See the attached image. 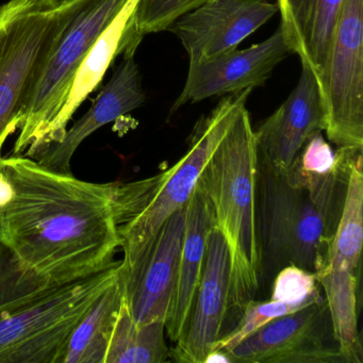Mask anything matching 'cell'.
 Segmentation results:
<instances>
[{"mask_svg":"<svg viewBox=\"0 0 363 363\" xmlns=\"http://www.w3.org/2000/svg\"><path fill=\"white\" fill-rule=\"evenodd\" d=\"M258 147L244 106L206 164L197 186L229 252V309L241 311L260 288L256 192Z\"/></svg>","mask_w":363,"mask_h":363,"instance_id":"cell-4","label":"cell"},{"mask_svg":"<svg viewBox=\"0 0 363 363\" xmlns=\"http://www.w3.org/2000/svg\"><path fill=\"white\" fill-rule=\"evenodd\" d=\"M124 299L121 269L120 277L97 297L72 331L58 363H105Z\"/></svg>","mask_w":363,"mask_h":363,"instance_id":"cell-19","label":"cell"},{"mask_svg":"<svg viewBox=\"0 0 363 363\" xmlns=\"http://www.w3.org/2000/svg\"><path fill=\"white\" fill-rule=\"evenodd\" d=\"M186 227V206L163 224L144 262L123 281L125 301L137 324L167 320Z\"/></svg>","mask_w":363,"mask_h":363,"instance_id":"cell-14","label":"cell"},{"mask_svg":"<svg viewBox=\"0 0 363 363\" xmlns=\"http://www.w3.org/2000/svg\"><path fill=\"white\" fill-rule=\"evenodd\" d=\"M46 1H48V5L52 6V7L59 8L71 3L72 0H46Z\"/></svg>","mask_w":363,"mask_h":363,"instance_id":"cell-28","label":"cell"},{"mask_svg":"<svg viewBox=\"0 0 363 363\" xmlns=\"http://www.w3.org/2000/svg\"><path fill=\"white\" fill-rule=\"evenodd\" d=\"M325 133L341 150L363 148V0H344L320 82Z\"/></svg>","mask_w":363,"mask_h":363,"instance_id":"cell-8","label":"cell"},{"mask_svg":"<svg viewBox=\"0 0 363 363\" xmlns=\"http://www.w3.org/2000/svg\"><path fill=\"white\" fill-rule=\"evenodd\" d=\"M324 130V107L318 79L301 65L294 90L255 130L259 158L278 171H289L308 140Z\"/></svg>","mask_w":363,"mask_h":363,"instance_id":"cell-13","label":"cell"},{"mask_svg":"<svg viewBox=\"0 0 363 363\" xmlns=\"http://www.w3.org/2000/svg\"><path fill=\"white\" fill-rule=\"evenodd\" d=\"M209 1L211 0H139L123 37L120 56H135L145 35L167 31L180 16Z\"/></svg>","mask_w":363,"mask_h":363,"instance_id":"cell-23","label":"cell"},{"mask_svg":"<svg viewBox=\"0 0 363 363\" xmlns=\"http://www.w3.org/2000/svg\"><path fill=\"white\" fill-rule=\"evenodd\" d=\"M350 167L315 175L293 163L289 171L282 172L258 157L260 286L261 281H272L286 265L314 274L323 269L341 213Z\"/></svg>","mask_w":363,"mask_h":363,"instance_id":"cell-2","label":"cell"},{"mask_svg":"<svg viewBox=\"0 0 363 363\" xmlns=\"http://www.w3.org/2000/svg\"><path fill=\"white\" fill-rule=\"evenodd\" d=\"M277 12L269 0H211L180 16L167 31L179 39L193 65L237 50Z\"/></svg>","mask_w":363,"mask_h":363,"instance_id":"cell-10","label":"cell"},{"mask_svg":"<svg viewBox=\"0 0 363 363\" xmlns=\"http://www.w3.org/2000/svg\"><path fill=\"white\" fill-rule=\"evenodd\" d=\"M139 0H127L118 16L99 35L90 52L76 72L69 96L59 113L50 137V146L59 143L67 130V125L86 97L101 84L104 76L116 57L120 56L121 44L127 25ZM48 148V147H46Z\"/></svg>","mask_w":363,"mask_h":363,"instance_id":"cell-18","label":"cell"},{"mask_svg":"<svg viewBox=\"0 0 363 363\" xmlns=\"http://www.w3.org/2000/svg\"><path fill=\"white\" fill-rule=\"evenodd\" d=\"M12 196H13V188L5 174L0 171V208L4 207Z\"/></svg>","mask_w":363,"mask_h":363,"instance_id":"cell-27","label":"cell"},{"mask_svg":"<svg viewBox=\"0 0 363 363\" xmlns=\"http://www.w3.org/2000/svg\"><path fill=\"white\" fill-rule=\"evenodd\" d=\"M127 0H72L69 14L20 126L12 156L35 158L50 146L76 72Z\"/></svg>","mask_w":363,"mask_h":363,"instance_id":"cell-7","label":"cell"},{"mask_svg":"<svg viewBox=\"0 0 363 363\" xmlns=\"http://www.w3.org/2000/svg\"><path fill=\"white\" fill-rule=\"evenodd\" d=\"M67 14L69 4L54 8L46 0L0 6V152L20 128Z\"/></svg>","mask_w":363,"mask_h":363,"instance_id":"cell-6","label":"cell"},{"mask_svg":"<svg viewBox=\"0 0 363 363\" xmlns=\"http://www.w3.org/2000/svg\"><path fill=\"white\" fill-rule=\"evenodd\" d=\"M272 281L271 299L301 307L324 299L318 290L315 274L296 265L282 267Z\"/></svg>","mask_w":363,"mask_h":363,"instance_id":"cell-25","label":"cell"},{"mask_svg":"<svg viewBox=\"0 0 363 363\" xmlns=\"http://www.w3.org/2000/svg\"><path fill=\"white\" fill-rule=\"evenodd\" d=\"M122 263L65 284H46L0 305V363H58L73 329L121 275Z\"/></svg>","mask_w":363,"mask_h":363,"instance_id":"cell-5","label":"cell"},{"mask_svg":"<svg viewBox=\"0 0 363 363\" xmlns=\"http://www.w3.org/2000/svg\"><path fill=\"white\" fill-rule=\"evenodd\" d=\"M225 354L229 362L345 363L325 298L271 320Z\"/></svg>","mask_w":363,"mask_h":363,"instance_id":"cell-9","label":"cell"},{"mask_svg":"<svg viewBox=\"0 0 363 363\" xmlns=\"http://www.w3.org/2000/svg\"><path fill=\"white\" fill-rule=\"evenodd\" d=\"M252 91L224 97L203 116L193 129L188 152L169 169L137 182H114L112 206L124 252L121 261L123 281L141 267L163 224L186 205L206 164Z\"/></svg>","mask_w":363,"mask_h":363,"instance_id":"cell-3","label":"cell"},{"mask_svg":"<svg viewBox=\"0 0 363 363\" xmlns=\"http://www.w3.org/2000/svg\"><path fill=\"white\" fill-rule=\"evenodd\" d=\"M214 228L213 216L199 186L186 205V227L178 261L177 276L165 333L176 343L184 333L203 276L208 237Z\"/></svg>","mask_w":363,"mask_h":363,"instance_id":"cell-16","label":"cell"},{"mask_svg":"<svg viewBox=\"0 0 363 363\" xmlns=\"http://www.w3.org/2000/svg\"><path fill=\"white\" fill-rule=\"evenodd\" d=\"M229 252L220 231L208 237L203 276L197 289L188 324L171 356L182 363H206L214 343L222 337L229 310Z\"/></svg>","mask_w":363,"mask_h":363,"instance_id":"cell-12","label":"cell"},{"mask_svg":"<svg viewBox=\"0 0 363 363\" xmlns=\"http://www.w3.org/2000/svg\"><path fill=\"white\" fill-rule=\"evenodd\" d=\"M290 54L281 28L246 50H235L201 62L189 65L186 84L171 114L188 104L214 96L237 94L263 86L274 69Z\"/></svg>","mask_w":363,"mask_h":363,"instance_id":"cell-11","label":"cell"},{"mask_svg":"<svg viewBox=\"0 0 363 363\" xmlns=\"http://www.w3.org/2000/svg\"><path fill=\"white\" fill-rule=\"evenodd\" d=\"M171 356L165 323L137 324L123 303L110 339L105 363H162Z\"/></svg>","mask_w":363,"mask_h":363,"instance_id":"cell-22","label":"cell"},{"mask_svg":"<svg viewBox=\"0 0 363 363\" xmlns=\"http://www.w3.org/2000/svg\"><path fill=\"white\" fill-rule=\"evenodd\" d=\"M0 171L13 188L0 208V240L27 271L65 284L113 262L114 182H84L24 156L0 157Z\"/></svg>","mask_w":363,"mask_h":363,"instance_id":"cell-1","label":"cell"},{"mask_svg":"<svg viewBox=\"0 0 363 363\" xmlns=\"http://www.w3.org/2000/svg\"><path fill=\"white\" fill-rule=\"evenodd\" d=\"M325 293L333 337L345 363H362L363 350L358 330V272L325 264L315 273Z\"/></svg>","mask_w":363,"mask_h":363,"instance_id":"cell-20","label":"cell"},{"mask_svg":"<svg viewBox=\"0 0 363 363\" xmlns=\"http://www.w3.org/2000/svg\"><path fill=\"white\" fill-rule=\"evenodd\" d=\"M301 308L305 307L275 299L265 301H255L252 299L242 310L241 320L235 328L227 335H222L214 343L213 352H229L267 323L280 316L297 311Z\"/></svg>","mask_w":363,"mask_h":363,"instance_id":"cell-24","label":"cell"},{"mask_svg":"<svg viewBox=\"0 0 363 363\" xmlns=\"http://www.w3.org/2000/svg\"><path fill=\"white\" fill-rule=\"evenodd\" d=\"M344 0H277L280 28L289 50L297 55L318 79L327 57Z\"/></svg>","mask_w":363,"mask_h":363,"instance_id":"cell-17","label":"cell"},{"mask_svg":"<svg viewBox=\"0 0 363 363\" xmlns=\"http://www.w3.org/2000/svg\"><path fill=\"white\" fill-rule=\"evenodd\" d=\"M144 103L145 93L135 56H123L122 62L116 67L89 111L67 129L59 143L48 146L33 159L52 171L72 173V159L86 138Z\"/></svg>","mask_w":363,"mask_h":363,"instance_id":"cell-15","label":"cell"},{"mask_svg":"<svg viewBox=\"0 0 363 363\" xmlns=\"http://www.w3.org/2000/svg\"><path fill=\"white\" fill-rule=\"evenodd\" d=\"M362 152L350 163L341 213L329 244L325 264L358 272L363 244Z\"/></svg>","mask_w":363,"mask_h":363,"instance_id":"cell-21","label":"cell"},{"mask_svg":"<svg viewBox=\"0 0 363 363\" xmlns=\"http://www.w3.org/2000/svg\"><path fill=\"white\" fill-rule=\"evenodd\" d=\"M50 284L27 271L0 240V305Z\"/></svg>","mask_w":363,"mask_h":363,"instance_id":"cell-26","label":"cell"}]
</instances>
